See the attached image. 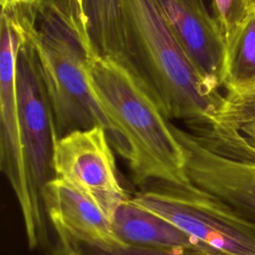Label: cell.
<instances>
[{
	"mask_svg": "<svg viewBox=\"0 0 255 255\" xmlns=\"http://www.w3.org/2000/svg\"><path fill=\"white\" fill-rule=\"evenodd\" d=\"M222 87L225 90L255 80V6L226 41Z\"/></svg>",
	"mask_w": 255,
	"mask_h": 255,
	"instance_id": "obj_12",
	"label": "cell"
},
{
	"mask_svg": "<svg viewBox=\"0 0 255 255\" xmlns=\"http://www.w3.org/2000/svg\"><path fill=\"white\" fill-rule=\"evenodd\" d=\"M173 131L185 148L190 181L255 221V160L218 154L174 125Z\"/></svg>",
	"mask_w": 255,
	"mask_h": 255,
	"instance_id": "obj_7",
	"label": "cell"
},
{
	"mask_svg": "<svg viewBox=\"0 0 255 255\" xmlns=\"http://www.w3.org/2000/svg\"><path fill=\"white\" fill-rule=\"evenodd\" d=\"M43 202L55 231L62 230L90 241L123 243L116 235L111 219L100 207L64 180L53 177L48 181L43 191Z\"/></svg>",
	"mask_w": 255,
	"mask_h": 255,
	"instance_id": "obj_9",
	"label": "cell"
},
{
	"mask_svg": "<svg viewBox=\"0 0 255 255\" xmlns=\"http://www.w3.org/2000/svg\"><path fill=\"white\" fill-rule=\"evenodd\" d=\"M82 4L91 56L114 60L131 73L122 0H82Z\"/></svg>",
	"mask_w": 255,
	"mask_h": 255,
	"instance_id": "obj_11",
	"label": "cell"
},
{
	"mask_svg": "<svg viewBox=\"0 0 255 255\" xmlns=\"http://www.w3.org/2000/svg\"><path fill=\"white\" fill-rule=\"evenodd\" d=\"M112 225L116 235L124 244L190 250L206 255H224L170 221L140 207L131 197L117 208L112 218Z\"/></svg>",
	"mask_w": 255,
	"mask_h": 255,
	"instance_id": "obj_10",
	"label": "cell"
},
{
	"mask_svg": "<svg viewBox=\"0 0 255 255\" xmlns=\"http://www.w3.org/2000/svg\"><path fill=\"white\" fill-rule=\"evenodd\" d=\"M255 6V0H212L213 16L225 43Z\"/></svg>",
	"mask_w": 255,
	"mask_h": 255,
	"instance_id": "obj_15",
	"label": "cell"
},
{
	"mask_svg": "<svg viewBox=\"0 0 255 255\" xmlns=\"http://www.w3.org/2000/svg\"><path fill=\"white\" fill-rule=\"evenodd\" d=\"M131 199L224 255H255V221L192 182L152 181Z\"/></svg>",
	"mask_w": 255,
	"mask_h": 255,
	"instance_id": "obj_4",
	"label": "cell"
},
{
	"mask_svg": "<svg viewBox=\"0 0 255 255\" xmlns=\"http://www.w3.org/2000/svg\"><path fill=\"white\" fill-rule=\"evenodd\" d=\"M2 10L11 11L17 17L33 48L59 137L77 129L102 126L113 148L127 160L125 140L91 88L87 71L90 55L78 37L52 12Z\"/></svg>",
	"mask_w": 255,
	"mask_h": 255,
	"instance_id": "obj_3",
	"label": "cell"
},
{
	"mask_svg": "<svg viewBox=\"0 0 255 255\" xmlns=\"http://www.w3.org/2000/svg\"><path fill=\"white\" fill-rule=\"evenodd\" d=\"M0 2L2 9L22 8L37 13L52 12L78 37L91 56L82 0H0Z\"/></svg>",
	"mask_w": 255,
	"mask_h": 255,
	"instance_id": "obj_14",
	"label": "cell"
},
{
	"mask_svg": "<svg viewBox=\"0 0 255 255\" xmlns=\"http://www.w3.org/2000/svg\"><path fill=\"white\" fill-rule=\"evenodd\" d=\"M56 255H206L190 250L161 249L123 243H103L80 239L65 231L56 230Z\"/></svg>",
	"mask_w": 255,
	"mask_h": 255,
	"instance_id": "obj_13",
	"label": "cell"
},
{
	"mask_svg": "<svg viewBox=\"0 0 255 255\" xmlns=\"http://www.w3.org/2000/svg\"><path fill=\"white\" fill-rule=\"evenodd\" d=\"M242 139H243V142L245 143L247 149L253 155H255V139H247V138H244V137H242Z\"/></svg>",
	"mask_w": 255,
	"mask_h": 255,
	"instance_id": "obj_17",
	"label": "cell"
},
{
	"mask_svg": "<svg viewBox=\"0 0 255 255\" xmlns=\"http://www.w3.org/2000/svg\"><path fill=\"white\" fill-rule=\"evenodd\" d=\"M16 79L18 111L30 190L36 207L47 216L43 191L48 181L54 177L53 155L59 134L35 53L24 34L17 56Z\"/></svg>",
	"mask_w": 255,
	"mask_h": 255,
	"instance_id": "obj_5",
	"label": "cell"
},
{
	"mask_svg": "<svg viewBox=\"0 0 255 255\" xmlns=\"http://www.w3.org/2000/svg\"><path fill=\"white\" fill-rule=\"evenodd\" d=\"M54 177L89 197L111 219L130 198L121 184L113 146L102 126L60 136L53 155Z\"/></svg>",
	"mask_w": 255,
	"mask_h": 255,
	"instance_id": "obj_6",
	"label": "cell"
},
{
	"mask_svg": "<svg viewBox=\"0 0 255 255\" xmlns=\"http://www.w3.org/2000/svg\"><path fill=\"white\" fill-rule=\"evenodd\" d=\"M239 133L242 137L247 139H255V121L243 126L239 129Z\"/></svg>",
	"mask_w": 255,
	"mask_h": 255,
	"instance_id": "obj_16",
	"label": "cell"
},
{
	"mask_svg": "<svg viewBox=\"0 0 255 255\" xmlns=\"http://www.w3.org/2000/svg\"><path fill=\"white\" fill-rule=\"evenodd\" d=\"M87 71L94 94L125 140L133 182L139 187L152 181L191 182L185 148L145 86L111 59L89 56Z\"/></svg>",
	"mask_w": 255,
	"mask_h": 255,
	"instance_id": "obj_2",
	"label": "cell"
},
{
	"mask_svg": "<svg viewBox=\"0 0 255 255\" xmlns=\"http://www.w3.org/2000/svg\"><path fill=\"white\" fill-rule=\"evenodd\" d=\"M167 23L193 67L222 87L226 44L204 0H158Z\"/></svg>",
	"mask_w": 255,
	"mask_h": 255,
	"instance_id": "obj_8",
	"label": "cell"
},
{
	"mask_svg": "<svg viewBox=\"0 0 255 255\" xmlns=\"http://www.w3.org/2000/svg\"><path fill=\"white\" fill-rule=\"evenodd\" d=\"M131 73L162 113L188 128L211 124L224 103L218 86L193 67L158 0H122Z\"/></svg>",
	"mask_w": 255,
	"mask_h": 255,
	"instance_id": "obj_1",
	"label": "cell"
}]
</instances>
